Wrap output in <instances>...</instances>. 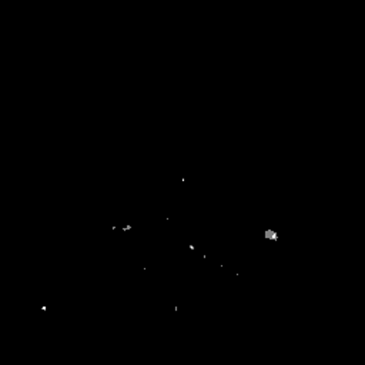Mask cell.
Segmentation results:
<instances>
[{
    "label": "cell",
    "mask_w": 365,
    "mask_h": 365,
    "mask_svg": "<svg viewBox=\"0 0 365 365\" xmlns=\"http://www.w3.org/2000/svg\"><path fill=\"white\" fill-rule=\"evenodd\" d=\"M264 237L265 238H268V240H271V241H278V232L277 231H274V230H265V234H264Z\"/></svg>",
    "instance_id": "1"
}]
</instances>
